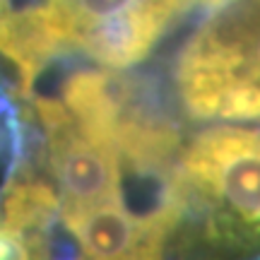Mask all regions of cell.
I'll return each instance as SVG.
<instances>
[{
    "instance_id": "cell-1",
    "label": "cell",
    "mask_w": 260,
    "mask_h": 260,
    "mask_svg": "<svg viewBox=\"0 0 260 260\" xmlns=\"http://www.w3.org/2000/svg\"><path fill=\"white\" fill-rule=\"evenodd\" d=\"M87 260H149L152 229L147 214H135L123 200L63 217Z\"/></svg>"
},
{
    "instance_id": "cell-2",
    "label": "cell",
    "mask_w": 260,
    "mask_h": 260,
    "mask_svg": "<svg viewBox=\"0 0 260 260\" xmlns=\"http://www.w3.org/2000/svg\"><path fill=\"white\" fill-rule=\"evenodd\" d=\"M138 3L140 0H46V10L68 51L77 48L94 31L118 22Z\"/></svg>"
},
{
    "instance_id": "cell-3",
    "label": "cell",
    "mask_w": 260,
    "mask_h": 260,
    "mask_svg": "<svg viewBox=\"0 0 260 260\" xmlns=\"http://www.w3.org/2000/svg\"><path fill=\"white\" fill-rule=\"evenodd\" d=\"M0 113L5 111L0 109ZM5 152H8V125H3V121H0V159L5 157Z\"/></svg>"
}]
</instances>
